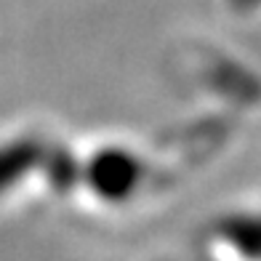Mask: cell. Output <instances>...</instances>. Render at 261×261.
Instances as JSON below:
<instances>
[{"label": "cell", "mask_w": 261, "mask_h": 261, "mask_svg": "<svg viewBox=\"0 0 261 261\" xmlns=\"http://www.w3.org/2000/svg\"><path fill=\"white\" fill-rule=\"evenodd\" d=\"M144 165L125 147H104L93 152L91 160L83 165V181L96 197L107 203L128 200L139 189Z\"/></svg>", "instance_id": "obj_1"}, {"label": "cell", "mask_w": 261, "mask_h": 261, "mask_svg": "<svg viewBox=\"0 0 261 261\" xmlns=\"http://www.w3.org/2000/svg\"><path fill=\"white\" fill-rule=\"evenodd\" d=\"M216 234L237 256L261 261V213H234L219 221Z\"/></svg>", "instance_id": "obj_2"}, {"label": "cell", "mask_w": 261, "mask_h": 261, "mask_svg": "<svg viewBox=\"0 0 261 261\" xmlns=\"http://www.w3.org/2000/svg\"><path fill=\"white\" fill-rule=\"evenodd\" d=\"M45 149L40 141L35 139H19L8 147H0V192L6 187L16 184L24 173H30L32 168L43 165Z\"/></svg>", "instance_id": "obj_3"}, {"label": "cell", "mask_w": 261, "mask_h": 261, "mask_svg": "<svg viewBox=\"0 0 261 261\" xmlns=\"http://www.w3.org/2000/svg\"><path fill=\"white\" fill-rule=\"evenodd\" d=\"M43 168L48 173V181L67 192L77 184V179H83V165L75 160V155L69 149H62V147H51L45 149V158H43Z\"/></svg>", "instance_id": "obj_4"}]
</instances>
